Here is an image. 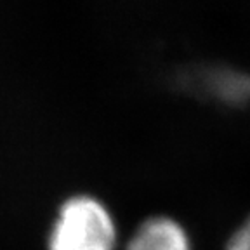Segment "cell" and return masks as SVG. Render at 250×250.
Instances as JSON below:
<instances>
[{
    "mask_svg": "<svg viewBox=\"0 0 250 250\" xmlns=\"http://www.w3.org/2000/svg\"><path fill=\"white\" fill-rule=\"evenodd\" d=\"M124 238L113 208L94 193L78 191L58 203L43 250H122Z\"/></svg>",
    "mask_w": 250,
    "mask_h": 250,
    "instance_id": "cell-1",
    "label": "cell"
},
{
    "mask_svg": "<svg viewBox=\"0 0 250 250\" xmlns=\"http://www.w3.org/2000/svg\"><path fill=\"white\" fill-rule=\"evenodd\" d=\"M122 250H193V240L174 215L149 214L125 236Z\"/></svg>",
    "mask_w": 250,
    "mask_h": 250,
    "instance_id": "cell-2",
    "label": "cell"
},
{
    "mask_svg": "<svg viewBox=\"0 0 250 250\" xmlns=\"http://www.w3.org/2000/svg\"><path fill=\"white\" fill-rule=\"evenodd\" d=\"M226 250H250V217L229 236Z\"/></svg>",
    "mask_w": 250,
    "mask_h": 250,
    "instance_id": "cell-3",
    "label": "cell"
}]
</instances>
